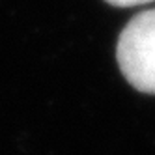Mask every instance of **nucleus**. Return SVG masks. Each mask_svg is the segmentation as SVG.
<instances>
[{"label":"nucleus","mask_w":155,"mask_h":155,"mask_svg":"<svg viewBox=\"0 0 155 155\" xmlns=\"http://www.w3.org/2000/svg\"><path fill=\"white\" fill-rule=\"evenodd\" d=\"M116 58L125 81L142 94H155V9L135 15L121 30Z\"/></svg>","instance_id":"f257e3e1"},{"label":"nucleus","mask_w":155,"mask_h":155,"mask_svg":"<svg viewBox=\"0 0 155 155\" xmlns=\"http://www.w3.org/2000/svg\"><path fill=\"white\" fill-rule=\"evenodd\" d=\"M110 6H118V8H131V6H140V4H148L153 0H105Z\"/></svg>","instance_id":"f03ea898"}]
</instances>
